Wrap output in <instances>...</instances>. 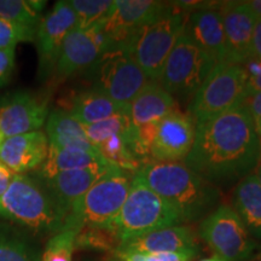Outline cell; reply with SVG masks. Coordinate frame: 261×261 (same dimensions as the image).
Here are the masks:
<instances>
[{
  "label": "cell",
  "instance_id": "obj_28",
  "mask_svg": "<svg viewBox=\"0 0 261 261\" xmlns=\"http://www.w3.org/2000/svg\"><path fill=\"white\" fill-rule=\"evenodd\" d=\"M120 244L121 242L116 233L106 227H81L75 237V249L115 253L119 249Z\"/></svg>",
  "mask_w": 261,
  "mask_h": 261
},
{
  "label": "cell",
  "instance_id": "obj_8",
  "mask_svg": "<svg viewBox=\"0 0 261 261\" xmlns=\"http://www.w3.org/2000/svg\"><path fill=\"white\" fill-rule=\"evenodd\" d=\"M214 67L215 62L196 45L184 28L166 60L158 83L171 96L192 98Z\"/></svg>",
  "mask_w": 261,
  "mask_h": 261
},
{
  "label": "cell",
  "instance_id": "obj_7",
  "mask_svg": "<svg viewBox=\"0 0 261 261\" xmlns=\"http://www.w3.org/2000/svg\"><path fill=\"white\" fill-rule=\"evenodd\" d=\"M247 98V73L233 63L215 64L197 92L191 98L188 114L195 125L233 109Z\"/></svg>",
  "mask_w": 261,
  "mask_h": 261
},
{
  "label": "cell",
  "instance_id": "obj_36",
  "mask_svg": "<svg viewBox=\"0 0 261 261\" xmlns=\"http://www.w3.org/2000/svg\"><path fill=\"white\" fill-rule=\"evenodd\" d=\"M243 106L246 107L248 113L253 117L254 123H255L256 130L261 127V91L260 92L253 93L244 99Z\"/></svg>",
  "mask_w": 261,
  "mask_h": 261
},
{
  "label": "cell",
  "instance_id": "obj_10",
  "mask_svg": "<svg viewBox=\"0 0 261 261\" xmlns=\"http://www.w3.org/2000/svg\"><path fill=\"white\" fill-rule=\"evenodd\" d=\"M96 89L121 106H129L150 83L126 48L113 47L93 65Z\"/></svg>",
  "mask_w": 261,
  "mask_h": 261
},
{
  "label": "cell",
  "instance_id": "obj_15",
  "mask_svg": "<svg viewBox=\"0 0 261 261\" xmlns=\"http://www.w3.org/2000/svg\"><path fill=\"white\" fill-rule=\"evenodd\" d=\"M226 46V63L241 64L252 60V38L256 18L246 2H226L219 5Z\"/></svg>",
  "mask_w": 261,
  "mask_h": 261
},
{
  "label": "cell",
  "instance_id": "obj_33",
  "mask_svg": "<svg viewBox=\"0 0 261 261\" xmlns=\"http://www.w3.org/2000/svg\"><path fill=\"white\" fill-rule=\"evenodd\" d=\"M16 69V47L0 50V89L11 81Z\"/></svg>",
  "mask_w": 261,
  "mask_h": 261
},
{
  "label": "cell",
  "instance_id": "obj_19",
  "mask_svg": "<svg viewBox=\"0 0 261 261\" xmlns=\"http://www.w3.org/2000/svg\"><path fill=\"white\" fill-rule=\"evenodd\" d=\"M185 32L215 64L224 63L226 60V46L219 10L205 8L191 12L187 19Z\"/></svg>",
  "mask_w": 261,
  "mask_h": 261
},
{
  "label": "cell",
  "instance_id": "obj_22",
  "mask_svg": "<svg viewBox=\"0 0 261 261\" xmlns=\"http://www.w3.org/2000/svg\"><path fill=\"white\" fill-rule=\"evenodd\" d=\"M45 135L51 148L97 150L87 139L84 125L64 110H54L48 114Z\"/></svg>",
  "mask_w": 261,
  "mask_h": 261
},
{
  "label": "cell",
  "instance_id": "obj_16",
  "mask_svg": "<svg viewBox=\"0 0 261 261\" xmlns=\"http://www.w3.org/2000/svg\"><path fill=\"white\" fill-rule=\"evenodd\" d=\"M48 116L47 103L29 92H16L0 102V135L4 138L39 130Z\"/></svg>",
  "mask_w": 261,
  "mask_h": 261
},
{
  "label": "cell",
  "instance_id": "obj_41",
  "mask_svg": "<svg viewBox=\"0 0 261 261\" xmlns=\"http://www.w3.org/2000/svg\"><path fill=\"white\" fill-rule=\"evenodd\" d=\"M200 261H226V260L221 259V257H218V256H212V257H205V259H202Z\"/></svg>",
  "mask_w": 261,
  "mask_h": 261
},
{
  "label": "cell",
  "instance_id": "obj_27",
  "mask_svg": "<svg viewBox=\"0 0 261 261\" xmlns=\"http://www.w3.org/2000/svg\"><path fill=\"white\" fill-rule=\"evenodd\" d=\"M0 261H41V256L17 232L0 226Z\"/></svg>",
  "mask_w": 261,
  "mask_h": 261
},
{
  "label": "cell",
  "instance_id": "obj_23",
  "mask_svg": "<svg viewBox=\"0 0 261 261\" xmlns=\"http://www.w3.org/2000/svg\"><path fill=\"white\" fill-rule=\"evenodd\" d=\"M233 210L252 236L261 240V185L255 173L237 182L232 194Z\"/></svg>",
  "mask_w": 261,
  "mask_h": 261
},
{
  "label": "cell",
  "instance_id": "obj_13",
  "mask_svg": "<svg viewBox=\"0 0 261 261\" xmlns=\"http://www.w3.org/2000/svg\"><path fill=\"white\" fill-rule=\"evenodd\" d=\"M166 6V3L154 0H115L110 14L100 24L110 48H125L132 35Z\"/></svg>",
  "mask_w": 261,
  "mask_h": 261
},
{
  "label": "cell",
  "instance_id": "obj_1",
  "mask_svg": "<svg viewBox=\"0 0 261 261\" xmlns=\"http://www.w3.org/2000/svg\"><path fill=\"white\" fill-rule=\"evenodd\" d=\"M261 161V140L243 104L196 125L184 163L211 184L250 174Z\"/></svg>",
  "mask_w": 261,
  "mask_h": 261
},
{
  "label": "cell",
  "instance_id": "obj_20",
  "mask_svg": "<svg viewBox=\"0 0 261 261\" xmlns=\"http://www.w3.org/2000/svg\"><path fill=\"white\" fill-rule=\"evenodd\" d=\"M191 249H197L194 231L190 227L175 225L129 238L120 244L117 250L136 253H172Z\"/></svg>",
  "mask_w": 261,
  "mask_h": 261
},
{
  "label": "cell",
  "instance_id": "obj_9",
  "mask_svg": "<svg viewBox=\"0 0 261 261\" xmlns=\"http://www.w3.org/2000/svg\"><path fill=\"white\" fill-rule=\"evenodd\" d=\"M200 236L218 257L226 261L252 260L259 248L242 219L228 204H220L202 220Z\"/></svg>",
  "mask_w": 261,
  "mask_h": 261
},
{
  "label": "cell",
  "instance_id": "obj_37",
  "mask_svg": "<svg viewBox=\"0 0 261 261\" xmlns=\"http://www.w3.org/2000/svg\"><path fill=\"white\" fill-rule=\"evenodd\" d=\"M252 58L261 61V19H256L252 38Z\"/></svg>",
  "mask_w": 261,
  "mask_h": 261
},
{
  "label": "cell",
  "instance_id": "obj_31",
  "mask_svg": "<svg viewBox=\"0 0 261 261\" xmlns=\"http://www.w3.org/2000/svg\"><path fill=\"white\" fill-rule=\"evenodd\" d=\"M77 231L64 228L54 234L41 254V261H73Z\"/></svg>",
  "mask_w": 261,
  "mask_h": 261
},
{
  "label": "cell",
  "instance_id": "obj_3",
  "mask_svg": "<svg viewBox=\"0 0 261 261\" xmlns=\"http://www.w3.org/2000/svg\"><path fill=\"white\" fill-rule=\"evenodd\" d=\"M67 215L44 182L27 174H16L0 197V219L10 220L40 234H56Z\"/></svg>",
  "mask_w": 261,
  "mask_h": 261
},
{
  "label": "cell",
  "instance_id": "obj_5",
  "mask_svg": "<svg viewBox=\"0 0 261 261\" xmlns=\"http://www.w3.org/2000/svg\"><path fill=\"white\" fill-rule=\"evenodd\" d=\"M187 17L175 5L167 4L160 14L142 25L129 41L126 50L150 81H159L178 38L184 32Z\"/></svg>",
  "mask_w": 261,
  "mask_h": 261
},
{
  "label": "cell",
  "instance_id": "obj_29",
  "mask_svg": "<svg viewBox=\"0 0 261 261\" xmlns=\"http://www.w3.org/2000/svg\"><path fill=\"white\" fill-rule=\"evenodd\" d=\"M69 4L76 15V27L90 29L106 21L114 0H70Z\"/></svg>",
  "mask_w": 261,
  "mask_h": 261
},
{
  "label": "cell",
  "instance_id": "obj_4",
  "mask_svg": "<svg viewBox=\"0 0 261 261\" xmlns=\"http://www.w3.org/2000/svg\"><path fill=\"white\" fill-rule=\"evenodd\" d=\"M133 175L112 166L99 180L74 202L62 230L71 228L79 232L85 226L112 227L125 203Z\"/></svg>",
  "mask_w": 261,
  "mask_h": 261
},
{
  "label": "cell",
  "instance_id": "obj_35",
  "mask_svg": "<svg viewBox=\"0 0 261 261\" xmlns=\"http://www.w3.org/2000/svg\"><path fill=\"white\" fill-rule=\"evenodd\" d=\"M197 254V249L172 253H138L140 261H191Z\"/></svg>",
  "mask_w": 261,
  "mask_h": 261
},
{
  "label": "cell",
  "instance_id": "obj_34",
  "mask_svg": "<svg viewBox=\"0 0 261 261\" xmlns=\"http://www.w3.org/2000/svg\"><path fill=\"white\" fill-rule=\"evenodd\" d=\"M247 73V97L261 91V61L249 60L243 64Z\"/></svg>",
  "mask_w": 261,
  "mask_h": 261
},
{
  "label": "cell",
  "instance_id": "obj_14",
  "mask_svg": "<svg viewBox=\"0 0 261 261\" xmlns=\"http://www.w3.org/2000/svg\"><path fill=\"white\" fill-rule=\"evenodd\" d=\"M196 125L189 114L173 110L158 123L150 161H181L194 145Z\"/></svg>",
  "mask_w": 261,
  "mask_h": 261
},
{
  "label": "cell",
  "instance_id": "obj_2",
  "mask_svg": "<svg viewBox=\"0 0 261 261\" xmlns=\"http://www.w3.org/2000/svg\"><path fill=\"white\" fill-rule=\"evenodd\" d=\"M137 173L152 191L174 208L181 223L200 219L220 198L214 184L204 180L181 161H148Z\"/></svg>",
  "mask_w": 261,
  "mask_h": 261
},
{
  "label": "cell",
  "instance_id": "obj_39",
  "mask_svg": "<svg viewBox=\"0 0 261 261\" xmlns=\"http://www.w3.org/2000/svg\"><path fill=\"white\" fill-rule=\"evenodd\" d=\"M246 4L255 16V18L261 19V0H250V2H246Z\"/></svg>",
  "mask_w": 261,
  "mask_h": 261
},
{
  "label": "cell",
  "instance_id": "obj_25",
  "mask_svg": "<svg viewBox=\"0 0 261 261\" xmlns=\"http://www.w3.org/2000/svg\"><path fill=\"white\" fill-rule=\"evenodd\" d=\"M109 163L98 150H77V149H56L48 148L46 161L40 166L38 171L39 180H46L60 172L71 171L92 167L97 165Z\"/></svg>",
  "mask_w": 261,
  "mask_h": 261
},
{
  "label": "cell",
  "instance_id": "obj_6",
  "mask_svg": "<svg viewBox=\"0 0 261 261\" xmlns=\"http://www.w3.org/2000/svg\"><path fill=\"white\" fill-rule=\"evenodd\" d=\"M179 224H181L180 217L174 208L152 191L136 173L125 203L110 230L122 243L129 238Z\"/></svg>",
  "mask_w": 261,
  "mask_h": 261
},
{
  "label": "cell",
  "instance_id": "obj_40",
  "mask_svg": "<svg viewBox=\"0 0 261 261\" xmlns=\"http://www.w3.org/2000/svg\"><path fill=\"white\" fill-rule=\"evenodd\" d=\"M255 169H256V172H255L256 178H257V180H259L260 185H261V161L259 162V165H257V167Z\"/></svg>",
  "mask_w": 261,
  "mask_h": 261
},
{
  "label": "cell",
  "instance_id": "obj_12",
  "mask_svg": "<svg viewBox=\"0 0 261 261\" xmlns=\"http://www.w3.org/2000/svg\"><path fill=\"white\" fill-rule=\"evenodd\" d=\"M100 24L90 29L75 27L67 35L54 71L58 79H67L92 67L104 52L109 50L110 44Z\"/></svg>",
  "mask_w": 261,
  "mask_h": 261
},
{
  "label": "cell",
  "instance_id": "obj_30",
  "mask_svg": "<svg viewBox=\"0 0 261 261\" xmlns=\"http://www.w3.org/2000/svg\"><path fill=\"white\" fill-rule=\"evenodd\" d=\"M130 126H132V121H130L128 108L125 112L103 120V121L84 126V128L87 139L97 149V146L103 144L106 140L112 138L113 136L127 132L130 128Z\"/></svg>",
  "mask_w": 261,
  "mask_h": 261
},
{
  "label": "cell",
  "instance_id": "obj_38",
  "mask_svg": "<svg viewBox=\"0 0 261 261\" xmlns=\"http://www.w3.org/2000/svg\"><path fill=\"white\" fill-rule=\"evenodd\" d=\"M14 177L15 173L8 166H5L4 163L0 161V197L8 190Z\"/></svg>",
  "mask_w": 261,
  "mask_h": 261
},
{
  "label": "cell",
  "instance_id": "obj_24",
  "mask_svg": "<svg viewBox=\"0 0 261 261\" xmlns=\"http://www.w3.org/2000/svg\"><path fill=\"white\" fill-rule=\"evenodd\" d=\"M129 106H121L96 89L80 92L74 98L69 113L81 125L96 123L125 112Z\"/></svg>",
  "mask_w": 261,
  "mask_h": 261
},
{
  "label": "cell",
  "instance_id": "obj_43",
  "mask_svg": "<svg viewBox=\"0 0 261 261\" xmlns=\"http://www.w3.org/2000/svg\"><path fill=\"white\" fill-rule=\"evenodd\" d=\"M3 139H4V137H3L2 135H0V143H2V142H3Z\"/></svg>",
  "mask_w": 261,
  "mask_h": 261
},
{
  "label": "cell",
  "instance_id": "obj_18",
  "mask_svg": "<svg viewBox=\"0 0 261 261\" xmlns=\"http://www.w3.org/2000/svg\"><path fill=\"white\" fill-rule=\"evenodd\" d=\"M112 166L110 163H106L87 168L60 172L54 177L40 181L44 182L54 200L65 215H68L74 202L79 200L94 182L99 180Z\"/></svg>",
  "mask_w": 261,
  "mask_h": 261
},
{
  "label": "cell",
  "instance_id": "obj_32",
  "mask_svg": "<svg viewBox=\"0 0 261 261\" xmlns=\"http://www.w3.org/2000/svg\"><path fill=\"white\" fill-rule=\"evenodd\" d=\"M37 29L0 17V50L16 47L19 42L35 41Z\"/></svg>",
  "mask_w": 261,
  "mask_h": 261
},
{
  "label": "cell",
  "instance_id": "obj_26",
  "mask_svg": "<svg viewBox=\"0 0 261 261\" xmlns=\"http://www.w3.org/2000/svg\"><path fill=\"white\" fill-rule=\"evenodd\" d=\"M46 2L32 0H0V17L15 23L38 28L40 23V11Z\"/></svg>",
  "mask_w": 261,
  "mask_h": 261
},
{
  "label": "cell",
  "instance_id": "obj_42",
  "mask_svg": "<svg viewBox=\"0 0 261 261\" xmlns=\"http://www.w3.org/2000/svg\"><path fill=\"white\" fill-rule=\"evenodd\" d=\"M257 135H259V137H260V140H261V127L259 129H257Z\"/></svg>",
  "mask_w": 261,
  "mask_h": 261
},
{
  "label": "cell",
  "instance_id": "obj_11",
  "mask_svg": "<svg viewBox=\"0 0 261 261\" xmlns=\"http://www.w3.org/2000/svg\"><path fill=\"white\" fill-rule=\"evenodd\" d=\"M76 24V15L67 0L57 2L51 11L41 18L35 35L41 77L55 71L62 45Z\"/></svg>",
  "mask_w": 261,
  "mask_h": 261
},
{
  "label": "cell",
  "instance_id": "obj_21",
  "mask_svg": "<svg viewBox=\"0 0 261 261\" xmlns=\"http://www.w3.org/2000/svg\"><path fill=\"white\" fill-rule=\"evenodd\" d=\"M175 110V99L158 81H150L129 104L132 125L140 127L158 123Z\"/></svg>",
  "mask_w": 261,
  "mask_h": 261
},
{
  "label": "cell",
  "instance_id": "obj_17",
  "mask_svg": "<svg viewBox=\"0 0 261 261\" xmlns=\"http://www.w3.org/2000/svg\"><path fill=\"white\" fill-rule=\"evenodd\" d=\"M47 137L41 130L4 138L0 143V161L16 174L39 168L48 155Z\"/></svg>",
  "mask_w": 261,
  "mask_h": 261
}]
</instances>
